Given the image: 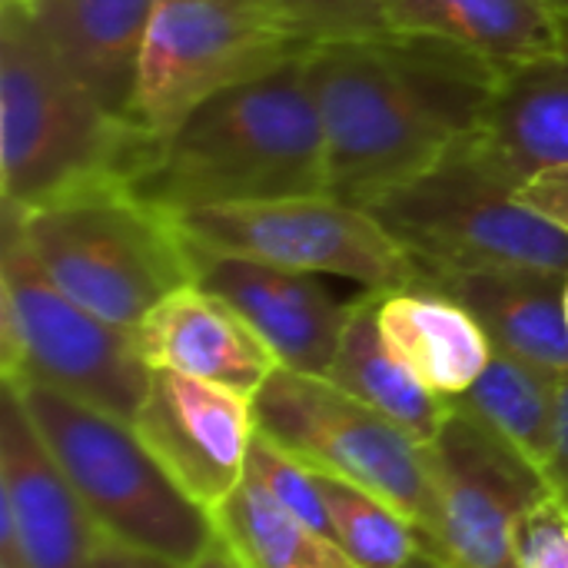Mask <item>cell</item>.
I'll return each mask as SVG.
<instances>
[{
    "label": "cell",
    "mask_w": 568,
    "mask_h": 568,
    "mask_svg": "<svg viewBox=\"0 0 568 568\" xmlns=\"http://www.w3.org/2000/svg\"><path fill=\"white\" fill-rule=\"evenodd\" d=\"M516 190L466 140L433 170L369 200L366 210L409 253L419 283L476 270L568 276V233L523 206Z\"/></svg>",
    "instance_id": "277c9868"
},
{
    "label": "cell",
    "mask_w": 568,
    "mask_h": 568,
    "mask_svg": "<svg viewBox=\"0 0 568 568\" xmlns=\"http://www.w3.org/2000/svg\"><path fill=\"white\" fill-rule=\"evenodd\" d=\"M156 133L73 80L17 0L0 3V193L7 213L130 190Z\"/></svg>",
    "instance_id": "3957f363"
},
{
    "label": "cell",
    "mask_w": 568,
    "mask_h": 568,
    "mask_svg": "<svg viewBox=\"0 0 568 568\" xmlns=\"http://www.w3.org/2000/svg\"><path fill=\"white\" fill-rule=\"evenodd\" d=\"M133 343L150 369H170L243 396H256L280 369L253 326L226 300L196 283L156 303L133 329Z\"/></svg>",
    "instance_id": "9a60e30c"
},
{
    "label": "cell",
    "mask_w": 568,
    "mask_h": 568,
    "mask_svg": "<svg viewBox=\"0 0 568 568\" xmlns=\"http://www.w3.org/2000/svg\"><path fill=\"white\" fill-rule=\"evenodd\" d=\"M313 47L270 0H156L136 116L163 136L210 97L303 60Z\"/></svg>",
    "instance_id": "9c48e42d"
},
{
    "label": "cell",
    "mask_w": 568,
    "mask_h": 568,
    "mask_svg": "<svg viewBox=\"0 0 568 568\" xmlns=\"http://www.w3.org/2000/svg\"><path fill=\"white\" fill-rule=\"evenodd\" d=\"M90 568H190L176 559H166L160 552H146V549H133V546H123L116 539H106L100 536L97 542V552H93V566Z\"/></svg>",
    "instance_id": "f1b7e54d"
},
{
    "label": "cell",
    "mask_w": 568,
    "mask_h": 568,
    "mask_svg": "<svg viewBox=\"0 0 568 568\" xmlns=\"http://www.w3.org/2000/svg\"><path fill=\"white\" fill-rule=\"evenodd\" d=\"M190 568H240V562L230 556V549H226L220 539H213V542H210V549H206V552H203V556H200V559H196Z\"/></svg>",
    "instance_id": "4dcf8cb0"
},
{
    "label": "cell",
    "mask_w": 568,
    "mask_h": 568,
    "mask_svg": "<svg viewBox=\"0 0 568 568\" xmlns=\"http://www.w3.org/2000/svg\"><path fill=\"white\" fill-rule=\"evenodd\" d=\"M43 273L100 320L136 329L146 313L193 283L176 220L130 190H100L30 213H7Z\"/></svg>",
    "instance_id": "5b68a950"
},
{
    "label": "cell",
    "mask_w": 568,
    "mask_h": 568,
    "mask_svg": "<svg viewBox=\"0 0 568 568\" xmlns=\"http://www.w3.org/2000/svg\"><path fill=\"white\" fill-rule=\"evenodd\" d=\"M376 313L386 346L446 403L469 393L496 353L479 320L439 290L406 286L379 293Z\"/></svg>",
    "instance_id": "ac0fdd59"
},
{
    "label": "cell",
    "mask_w": 568,
    "mask_h": 568,
    "mask_svg": "<svg viewBox=\"0 0 568 568\" xmlns=\"http://www.w3.org/2000/svg\"><path fill=\"white\" fill-rule=\"evenodd\" d=\"M130 193L170 216L329 193L306 57L210 97L156 136Z\"/></svg>",
    "instance_id": "7a4b0ae2"
},
{
    "label": "cell",
    "mask_w": 568,
    "mask_h": 568,
    "mask_svg": "<svg viewBox=\"0 0 568 568\" xmlns=\"http://www.w3.org/2000/svg\"><path fill=\"white\" fill-rule=\"evenodd\" d=\"M399 568H453L449 562H443L439 556H433V552H419L416 559H409L406 566Z\"/></svg>",
    "instance_id": "1f68e13d"
},
{
    "label": "cell",
    "mask_w": 568,
    "mask_h": 568,
    "mask_svg": "<svg viewBox=\"0 0 568 568\" xmlns=\"http://www.w3.org/2000/svg\"><path fill=\"white\" fill-rule=\"evenodd\" d=\"M566 320H568V276H566Z\"/></svg>",
    "instance_id": "e575fe53"
},
{
    "label": "cell",
    "mask_w": 568,
    "mask_h": 568,
    "mask_svg": "<svg viewBox=\"0 0 568 568\" xmlns=\"http://www.w3.org/2000/svg\"><path fill=\"white\" fill-rule=\"evenodd\" d=\"M426 453L439 496L436 556L453 568H519L513 532L552 493L546 473L456 406Z\"/></svg>",
    "instance_id": "8fae6325"
},
{
    "label": "cell",
    "mask_w": 568,
    "mask_h": 568,
    "mask_svg": "<svg viewBox=\"0 0 568 568\" xmlns=\"http://www.w3.org/2000/svg\"><path fill=\"white\" fill-rule=\"evenodd\" d=\"M7 386V383H3ZM43 446L77 489L100 536L193 566L210 542L213 516L153 459L133 423L106 416L50 386H10Z\"/></svg>",
    "instance_id": "8992f818"
},
{
    "label": "cell",
    "mask_w": 568,
    "mask_h": 568,
    "mask_svg": "<svg viewBox=\"0 0 568 568\" xmlns=\"http://www.w3.org/2000/svg\"><path fill=\"white\" fill-rule=\"evenodd\" d=\"M519 568H568V506L549 493L536 503L513 532Z\"/></svg>",
    "instance_id": "4316f807"
},
{
    "label": "cell",
    "mask_w": 568,
    "mask_h": 568,
    "mask_svg": "<svg viewBox=\"0 0 568 568\" xmlns=\"http://www.w3.org/2000/svg\"><path fill=\"white\" fill-rule=\"evenodd\" d=\"M559 379V373L496 349L479 383L459 399H449V406L483 419L539 469H546L556 446Z\"/></svg>",
    "instance_id": "7402d4cb"
},
{
    "label": "cell",
    "mask_w": 568,
    "mask_h": 568,
    "mask_svg": "<svg viewBox=\"0 0 568 568\" xmlns=\"http://www.w3.org/2000/svg\"><path fill=\"white\" fill-rule=\"evenodd\" d=\"M270 3H276L313 43L389 33L386 0H270Z\"/></svg>",
    "instance_id": "484cf974"
},
{
    "label": "cell",
    "mask_w": 568,
    "mask_h": 568,
    "mask_svg": "<svg viewBox=\"0 0 568 568\" xmlns=\"http://www.w3.org/2000/svg\"><path fill=\"white\" fill-rule=\"evenodd\" d=\"M133 429L166 476L200 509L213 513L246 479V459L256 439L253 396L153 369Z\"/></svg>",
    "instance_id": "7c38bea8"
},
{
    "label": "cell",
    "mask_w": 568,
    "mask_h": 568,
    "mask_svg": "<svg viewBox=\"0 0 568 568\" xmlns=\"http://www.w3.org/2000/svg\"><path fill=\"white\" fill-rule=\"evenodd\" d=\"M0 568H3V566H0Z\"/></svg>",
    "instance_id": "d590c367"
},
{
    "label": "cell",
    "mask_w": 568,
    "mask_h": 568,
    "mask_svg": "<svg viewBox=\"0 0 568 568\" xmlns=\"http://www.w3.org/2000/svg\"><path fill=\"white\" fill-rule=\"evenodd\" d=\"M173 220L183 240L203 253L336 276L373 293L419 286L416 263L383 223L366 206L333 193L196 210Z\"/></svg>",
    "instance_id": "30bf717a"
},
{
    "label": "cell",
    "mask_w": 568,
    "mask_h": 568,
    "mask_svg": "<svg viewBox=\"0 0 568 568\" xmlns=\"http://www.w3.org/2000/svg\"><path fill=\"white\" fill-rule=\"evenodd\" d=\"M549 489L568 506V373L559 379V419H556V446L546 463Z\"/></svg>",
    "instance_id": "f546056e"
},
{
    "label": "cell",
    "mask_w": 568,
    "mask_h": 568,
    "mask_svg": "<svg viewBox=\"0 0 568 568\" xmlns=\"http://www.w3.org/2000/svg\"><path fill=\"white\" fill-rule=\"evenodd\" d=\"M256 433L303 466L393 503L436 556L439 496L429 453L393 419L323 376L276 369L253 396Z\"/></svg>",
    "instance_id": "ba28073f"
},
{
    "label": "cell",
    "mask_w": 568,
    "mask_h": 568,
    "mask_svg": "<svg viewBox=\"0 0 568 568\" xmlns=\"http://www.w3.org/2000/svg\"><path fill=\"white\" fill-rule=\"evenodd\" d=\"M559 57H568V13H562V50Z\"/></svg>",
    "instance_id": "d6a6232c"
},
{
    "label": "cell",
    "mask_w": 568,
    "mask_h": 568,
    "mask_svg": "<svg viewBox=\"0 0 568 568\" xmlns=\"http://www.w3.org/2000/svg\"><path fill=\"white\" fill-rule=\"evenodd\" d=\"M379 293L363 290L356 296L353 316L346 323V333L339 339L336 359L323 379L349 393L353 399L373 406L386 419H393L399 429H406L416 443L429 446L446 416L449 403L429 393L413 369L386 346L379 329Z\"/></svg>",
    "instance_id": "44dd1931"
},
{
    "label": "cell",
    "mask_w": 568,
    "mask_h": 568,
    "mask_svg": "<svg viewBox=\"0 0 568 568\" xmlns=\"http://www.w3.org/2000/svg\"><path fill=\"white\" fill-rule=\"evenodd\" d=\"M53 60L110 113L136 120L143 43L156 0H17Z\"/></svg>",
    "instance_id": "2e32d148"
},
{
    "label": "cell",
    "mask_w": 568,
    "mask_h": 568,
    "mask_svg": "<svg viewBox=\"0 0 568 568\" xmlns=\"http://www.w3.org/2000/svg\"><path fill=\"white\" fill-rule=\"evenodd\" d=\"M469 143L516 186L546 166L568 163V57L509 70Z\"/></svg>",
    "instance_id": "ffe728a7"
},
{
    "label": "cell",
    "mask_w": 568,
    "mask_h": 568,
    "mask_svg": "<svg viewBox=\"0 0 568 568\" xmlns=\"http://www.w3.org/2000/svg\"><path fill=\"white\" fill-rule=\"evenodd\" d=\"M0 346L7 386H50L123 423L136 419L150 393L153 369L133 333L70 300L10 220L0 260Z\"/></svg>",
    "instance_id": "52a82bcc"
},
{
    "label": "cell",
    "mask_w": 568,
    "mask_h": 568,
    "mask_svg": "<svg viewBox=\"0 0 568 568\" xmlns=\"http://www.w3.org/2000/svg\"><path fill=\"white\" fill-rule=\"evenodd\" d=\"M516 196L523 206L536 210L542 220H549L552 226L568 233V163H556V166L532 173L516 190Z\"/></svg>",
    "instance_id": "83f0119b"
},
{
    "label": "cell",
    "mask_w": 568,
    "mask_h": 568,
    "mask_svg": "<svg viewBox=\"0 0 568 568\" xmlns=\"http://www.w3.org/2000/svg\"><path fill=\"white\" fill-rule=\"evenodd\" d=\"M419 286L463 303L496 349L549 373H568L566 276L539 270H476L436 276Z\"/></svg>",
    "instance_id": "e0dca14e"
},
{
    "label": "cell",
    "mask_w": 568,
    "mask_h": 568,
    "mask_svg": "<svg viewBox=\"0 0 568 568\" xmlns=\"http://www.w3.org/2000/svg\"><path fill=\"white\" fill-rule=\"evenodd\" d=\"M246 483L260 486L263 493H270L286 513H293L296 519H303L310 529L333 536V519L326 509V499L320 493L316 473L310 466H303L300 459H293L290 453H283L280 446H273L270 439H263L256 433L253 446H250V459H246Z\"/></svg>",
    "instance_id": "d4e9b609"
},
{
    "label": "cell",
    "mask_w": 568,
    "mask_h": 568,
    "mask_svg": "<svg viewBox=\"0 0 568 568\" xmlns=\"http://www.w3.org/2000/svg\"><path fill=\"white\" fill-rule=\"evenodd\" d=\"M552 10H559V13H568V0H546Z\"/></svg>",
    "instance_id": "836d02e7"
},
{
    "label": "cell",
    "mask_w": 568,
    "mask_h": 568,
    "mask_svg": "<svg viewBox=\"0 0 568 568\" xmlns=\"http://www.w3.org/2000/svg\"><path fill=\"white\" fill-rule=\"evenodd\" d=\"M190 250L193 283L226 300L270 346L283 369L326 376L356 300H339L323 276Z\"/></svg>",
    "instance_id": "5bb4252c"
},
{
    "label": "cell",
    "mask_w": 568,
    "mask_h": 568,
    "mask_svg": "<svg viewBox=\"0 0 568 568\" xmlns=\"http://www.w3.org/2000/svg\"><path fill=\"white\" fill-rule=\"evenodd\" d=\"M100 542L87 506L43 446L20 396L0 406V566L90 568Z\"/></svg>",
    "instance_id": "4fadbf2b"
},
{
    "label": "cell",
    "mask_w": 568,
    "mask_h": 568,
    "mask_svg": "<svg viewBox=\"0 0 568 568\" xmlns=\"http://www.w3.org/2000/svg\"><path fill=\"white\" fill-rule=\"evenodd\" d=\"M316 483L333 519L336 546L359 568H399L429 549L423 529L393 503L326 473H316Z\"/></svg>",
    "instance_id": "cb8c5ba5"
},
{
    "label": "cell",
    "mask_w": 568,
    "mask_h": 568,
    "mask_svg": "<svg viewBox=\"0 0 568 568\" xmlns=\"http://www.w3.org/2000/svg\"><path fill=\"white\" fill-rule=\"evenodd\" d=\"M210 516L216 539L240 568H359L329 536L310 529L246 479Z\"/></svg>",
    "instance_id": "603a6c76"
},
{
    "label": "cell",
    "mask_w": 568,
    "mask_h": 568,
    "mask_svg": "<svg viewBox=\"0 0 568 568\" xmlns=\"http://www.w3.org/2000/svg\"><path fill=\"white\" fill-rule=\"evenodd\" d=\"M386 23L466 47L503 73L562 50V13L546 0H386Z\"/></svg>",
    "instance_id": "d6986e66"
},
{
    "label": "cell",
    "mask_w": 568,
    "mask_h": 568,
    "mask_svg": "<svg viewBox=\"0 0 568 568\" xmlns=\"http://www.w3.org/2000/svg\"><path fill=\"white\" fill-rule=\"evenodd\" d=\"M503 70L449 40L379 33L306 53L329 193L366 206L479 133Z\"/></svg>",
    "instance_id": "6da1fadb"
}]
</instances>
